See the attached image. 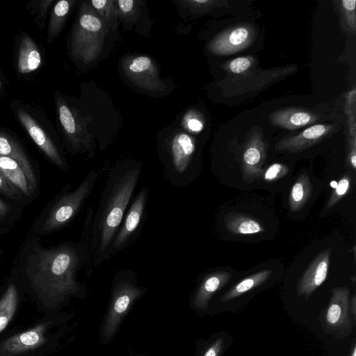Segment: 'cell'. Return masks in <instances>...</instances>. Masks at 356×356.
I'll list each match as a JSON object with an SVG mask.
<instances>
[{
    "label": "cell",
    "mask_w": 356,
    "mask_h": 356,
    "mask_svg": "<svg viewBox=\"0 0 356 356\" xmlns=\"http://www.w3.org/2000/svg\"><path fill=\"white\" fill-rule=\"evenodd\" d=\"M140 170L129 167L115 170L109 176L95 220V262L99 264L111 248L128 204L138 183Z\"/></svg>",
    "instance_id": "6da1fadb"
},
{
    "label": "cell",
    "mask_w": 356,
    "mask_h": 356,
    "mask_svg": "<svg viewBox=\"0 0 356 356\" xmlns=\"http://www.w3.org/2000/svg\"><path fill=\"white\" fill-rule=\"evenodd\" d=\"M79 261L77 250L71 246L51 250L35 248L30 259L31 280L47 297L60 300L79 291L75 279Z\"/></svg>",
    "instance_id": "7a4b0ae2"
},
{
    "label": "cell",
    "mask_w": 356,
    "mask_h": 356,
    "mask_svg": "<svg viewBox=\"0 0 356 356\" xmlns=\"http://www.w3.org/2000/svg\"><path fill=\"white\" fill-rule=\"evenodd\" d=\"M108 26L88 2L82 3L72 39V55L85 63L101 54Z\"/></svg>",
    "instance_id": "3957f363"
},
{
    "label": "cell",
    "mask_w": 356,
    "mask_h": 356,
    "mask_svg": "<svg viewBox=\"0 0 356 356\" xmlns=\"http://www.w3.org/2000/svg\"><path fill=\"white\" fill-rule=\"evenodd\" d=\"M331 298L327 307L322 311L321 325L327 334L336 339L346 338L355 323L349 312L350 291L346 286L331 289Z\"/></svg>",
    "instance_id": "277c9868"
},
{
    "label": "cell",
    "mask_w": 356,
    "mask_h": 356,
    "mask_svg": "<svg viewBox=\"0 0 356 356\" xmlns=\"http://www.w3.org/2000/svg\"><path fill=\"white\" fill-rule=\"evenodd\" d=\"M97 177L96 171L90 172L74 191L61 197L49 212L44 231L51 232L65 225L76 214L90 195Z\"/></svg>",
    "instance_id": "5b68a950"
},
{
    "label": "cell",
    "mask_w": 356,
    "mask_h": 356,
    "mask_svg": "<svg viewBox=\"0 0 356 356\" xmlns=\"http://www.w3.org/2000/svg\"><path fill=\"white\" fill-rule=\"evenodd\" d=\"M142 294V290L128 280H119L112 296L111 303L103 325V334L111 338L130 309L134 301Z\"/></svg>",
    "instance_id": "8992f818"
},
{
    "label": "cell",
    "mask_w": 356,
    "mask_h": 356,
    "mask_svg": "<svg viewBox=\"0 0 356 356\" xmlns=\"http://www.w3.org/2000/svg\"><path fill=\"white\" fill-rule=\"evenodd\" d=\"M266 148L262 134L255 130L246 142L242 154L241 171L243 181L252 183L261 178Z\"/></svg>",
    "instance_id": "52a82bcc"
},
{
    "label": "cell",
    "mask_w": 356,
    "mask_h": 356,
    "mask_svg": "<svg viewBox=\"0 0 356 356\" xmlns=\"http://www.w3.org/2000/svg\"><path fill=\"white\" fill-rule=\"evenodd\" d=\"M331 249L321 252L311 262L297 283V294L307 300L310 296L325 282L327 278Z\"/></svg>",
    "instance_id": "ba28073f"
},
{
    "label": "cell",
    "mask_w": 356,
    "mask_h": 356,
    "mask_svg": "<svg viewBox=\"0 0 356 356\" xmlns=\"http://www.w3.org/2000/svg\"><path fill=\"white\" fill-rule=\"evenodd\" d=\"M46 329L41 323L7 339L0 344V356H15L41 346L47 341Z\"/></svg>",
    "instance_id": "9c48e42d"
},
{
    "label": "cell",
    "mask_w": 356,
    "mask_h": 356,
    "mask_svg": "<svg viewBox=\"0 0 356 356\" xmlns=\"http://www.w3.org/2000/svg\"><path fill=\"white\" fill-rule=\"evenodd\" d=\"M252 29L240 26L220 34L209 44L211 52L218 55L236 53L247 47L253 39Z\"/></svg>",
    "instance_id": "30bf717a"
},
{
    "label": "cell",
    "mask_w": 356,
    "mask_h": 356,
    "mask_svg": "<svg viewBox=\"0 0 356 356\" xmlns=\"http://www.w3.org/2000/svg\"><path fill=\"white\" fill-rule=\"evenodd\" d=\"M332 126L326 124H314L300 134L283 138L275 145L276 151L299 152L316 144L325 138L332 129Z\"/></svg>",
    "instance_id": "8fae6325"
},
{
    "label": "cell",
    "mask_w": 356,
    "mask_h": 356,
    "mask_svg": "<svg viewBox=\"0 0 356 356\" xmlns=\"http://www.w3.org/2000/svg\"><path fill=\"white\" fill-rule=\"evenodd\" d=\"M17 116L31 139L43 153L57 166L63 168L64 161L56 147L37 122L24 109H19Z\"/></svg>",
    "instance_id": "7c38bea8"
},
{
    "label": "cell",
    "mask_w": 356,
    "mask_h": 356,
    "mask_svg": "<svg viewBox=\"0 0 356 356\" xmlns=\"http://www.w3.org/2000/svg\"><path fill=\"white\" fill-rule=\"evenodd\" d=\"M147 193L146 188H143L131 205L122 225L112 241L111 248L113 250H118L123 246L138 228L143 214Z\"/></svg>",
    "instance_id": "4fadbf2b"
},
{
    "label": "cell",
    "mask_w": 356,
    "mask_h": 356,
    "mask_svg": "<svg viewBox=\"0 0 356 356\" xmlns=\"http://www.w3.org/2000/svg\"><path fill=\"white\" fill-rule=\"evenodd\" d=\"M319 117L316 114L295 108H289L272 113L270 122L283 129L293 130L314 123Z\"/></svg>",
    "instance_id": "5bb4252c"
},
{
    "label": "cell",
    "mask_w": 356,
    "mask_h": 356,
    "mask_svg": "<svg viewBox=\"0 0 356 356\" xmlns=\"http://www.w3.org/2000/svg\"><path fill=\"white\" fill-rule=\"evenodd\" d=\"M195 150L193 139L188 134L180 133L172 140L170 154L172 163L175 173L184 175L191 164Z\"/></svg>",
    "instance_id": "9a60e30c"
},
{
    "label": "cell",
    "mask_w": 356,
    "mask_h": 356,
    "mask_svg": "<svg viewBox=\"0 0 356 356\" xmlns=\"http://www.w3.org/2000/svg\"><path fill=\"white\" fill-rule=\"evenodd\" d=\"M227 271H216L207 275L200 284L193 300L196 309H204L213 295L222 289L231 279Z\"/></svg>",
    "instance_id": "2e32d148"
},
{
    "label": "cell",
    "mask_w": 356,
    "mask_h": 356,
    "mask_svg": "<svg viewBox=\"0 0 356 356\" xmlns=\"http://www.w3.org/2000/svg\"><path fill=\"white\" fill-rule=\"evenodd\" d=\"M0 156L10 158L22 168L33 192L36 186V178L32 166L21 147L7 134L0 132Z\"/></svg>",
    "instance_id": "e0dca14e"
},
{
    "label": "cell",
    "mask_w": 356,
    "mask_h": 356,
    "mask_svg": "<svg viewBox=\"0 0 356 356\" xmlns=\"http://www.w3.org/2000/svg\"><path fill=\"white\" fill-rule=\"evenodd\" d=\"M40 53L32 38L24 35L19 46L17 58V70L19 73L25 74L35 71L41 65Z\"/></svg>",
    "instance_id": "ac0fdd59"
},
{
    "label": "cell",
    "mask_w": 356,
    "mask_h": 356,
    "mask_svg": "<svg viewBox=\"0 0 356 356\" xmlns=\"http://www.w3.org/2000/svg\"><path fill=\"white\" fill-rule=\"evenodd\" d=\"M225 227L232 234H253L264 232L263 225L256 219L241 212L227 213L223 219Z\"/></svg>",
    "instance_id": "d6986e66"
},
{
    "label": "cell",
    "mask_w": 356,
    "mask_h": 356,
    "mask_svg": "<svg viewBox=\"0 0 356 356\" xmlns=\"http://www.w3.org/2000/svg\"><path fill=\"white\" fill-rule=\"evenodd\" d=\"M0 170L6 178L23 194L31 196L33 191L26 173L15 160L0 156Z\"/></svg>",
    "instance_id": "ffe728a7"
},
{
    "label": "cell",
    "mask_w": 356,
    "mask_h": 356,
    "mask_svg": "<svg viewBox=\"0 0 356 356\" xmlns=\"http://www.w3.org/2000/svg\"><path fill=\"white\" fill-rule=\"evenodd\" d=\"M271 274L270 270H264L245 277L227 291L220 301L225 302L247 293L265 282Z\"/></svg>",
    "instance_id": "44dd1931"
},
{
    "label": "cell",
    "mask_w": 356,
    "mask_h": 356,
    "mask_svg": "<svg viewBox=\"0 0 356 356\" xmlns=\"http://www.w3.org/2000/svg\"><path fill=\"white\" fill-rule=\"evenodd\" d=\"M312 193V185L308 175H300L293 185L289 196V205L291 211L300 210L309 199Z\"/></svg>",
    "instance_id": "7402d4cb"
},
{
    "label": "cell",
    "mask_w": 356,
    "mask_h": 356,
    "mask_svg": "<svg viewBox=\"0 0 356 356\" xmlns=\"http://www.w3.org/2000/svg\"><path fill=\"white\" fill-rule=\"evenodd\" d=\"M18 304L17 288L10 284L0 299V333L5 330L12 320Z\"/></svg>",
    "instance_id": "603a6c76"
},
{
    "label": "cell",
    "mask_w": 356,
    "mask_h": 356,
    "mask_svg": "<svg viewBox=\"0 0 356 356\" xmlns=\"http://www.w3.org/2000/svg\"><path fill=\"white\" fill-rule=\"evenodd\" d=\"M58 116L68 138L74 146L80 147L83 143L80 131L72 111L66 104L62 103L59 104Z\"/></svg>",
    "instance_id": "cb8c5ba5"
},
{
    "label": "cell",
    "mask_w": 356,
    "mask_h": 356,
    "mask_svg": "<svg viewBox=\"0 0 356 356\" xmlns=\"http://www.w3.org/2000/svg\"><path fill=\"white\" fill-rule=\"evenodd\" d=\"M72 1L61 0L58 1L51 13L48 29V43H51L59 33L70 11Z\"/></svg>",
    "instance_id": "d4e9b609"
},
{
    "label": "cell",
    "mask_w": 356,
    "mask_h": 356,
    "mask_svg": "<svg viewBox=\"0 0 356 356\" xmlns=\"http://www.w3.org/2000/svg\"><path fill=\"white\" fill-rule=\"evenodd\" d=\"M91 4L97 15L108 26H113L116 22L117 10L113 1L92 0Z\"/></svg>",
    "instance_id": "484cf974"
},
{
    "label": "cell",
    "mask_w": 356,
    "mask_h": 356,
    "mask_svg": "<svg viewBox=\"0 0 356 356\" xmlns=\"http://www.w3.org/2000/svg\"><path fill=\"white\" fill-rule=\"evenodd\" d=\"M351 181V177L348 173L343 175L327 202L326 209L332 208L346 195L350 188Z\"/></svg>",
    "instance_id": "4316f807"
},
{
    "label": "cell",
    "mask_w": 356,
    "mask_h": 356,
    "mask_svg": "<svg viewBox=\"0 0 356 356\" xmlns=\"http://www.w3.org/2000/svg\"><path fill=\"white\" fill-rule=\"evenodd\" d=\"M340 10L348 26L353 32L355 31V0H343L339 2Z\"/></svg>",
    "instance_id": "83f0119b"
},
{
    "label": "cell",
    "mask_w": 356,
    "mask_h": 356,
    "mask_svg": "<svg viewBox=\"0 0 356 356\" xmlns=\"http://www.w3.org/2000/svg\"><path fill=\"white\" fill-rule=\"evenodd\" d=\"M289 172V168L284 164L274 163L264 171L262 178L264 181H275L285 177Z\"/></svg>",
    "instance_id": "f1b7e54d"
},
{
    "label": "cell",
    "mask_w": 356,
    "mask_h": 356,
    "mask_svg": "<svg viewBox=\"0 0 356 356\" xmlns=\"http://www.w3.org/2000/svg\"><path fill=\"white\" fill-rule=\"evenodd\" d=\"M253 59L250 56H243L232 60L228 65L229 70L235 74L245 72L252 65Z\"/></svg>",
    "instance_id": "f546056e"
},
{
    "label": "cell",
    "mask_w": 356,
    "mask_h": 356,
    "mask_svg": "<svg viewBox=\"0 0 356 356\" xmlns=\"http://www.w3.org/2000/svg\"><path fill=\"white\" fill-rule=\"evenodd\" d=\"M184 123L188 130L192 132H200L204 128V122L196 112H189L184 118Z\"/></svg>",
    "instance_id": "4dcf8cb0"
},
{
    "label": "cell",
    "mask_w": 356,
    "mask_h": 356,
    "mask_svg": "<svg viewBox=\"0 0 356 356\" xmlns=\"http://www.w3.org/2000/svg\"><path fill=\"white\" fill-rule=\"evenodd\" d=\"M0 192L15 199H18L20 197V191L6 178L1 170Z\"/></svg>",
    "instance_id": "1f68e13d"
},
{
    "label": "cell",
    "mask_w": 356,
    "mask_h": 356,
    "mask_svg": "<svg viewBox=\"0 0 356 356\" xmlns=\"http://www.w3.org/2000/svg\"><path fill=\"white\" fill-rule=\"evenodd\" d=\"M223 348V340L216 339L206 350L203 356H218Z\"/></svg>",
    "instance_id": "d6a6232c"
},
{
    "label": "cell",
    "mask_w": 356,
    "mask_h": 356,
    "mask_svg": "<svg viewBox=\"0 0 356 356\" xmlns=\"http://www.w3.org/2000/svg\"><path fill=\"white\" fill-rule=\"evenodd\" d=\"M117 2L120 11L124 14L129 13L134 8V1L132 0H118Z\"/></svg>",
    "instance_id": "836d02e7"
},
{
    "label": "cell",
    "mask_w": 356,
    "mask_h": 356,
    "mask_svg": "<svg viewBox=\"0 0 356 356\" xmlns=\"http://www.w3.org/2000/svg\"><path fill=\"white\" fill-rule=\"evenodd\" d=\"M349 312L353 321L356 323V293L352 296L349 300Z\"/></svg>",
    "instance_id": "e575fe53"
},
{
    "label": "cell",
    "mask_w": 356,
    "mask_h": 356,
    "mask_svg": "<svg viewBox=\"0 0 356 356\" xmlns=\"http://www.w3.org/2000/svg\"><path fill=\"white\" fill-rule=\"evenodd\" d=\"M8 209L7 204L0 200V218L5 216L8 213Z\"/></svg>",
    "instance_id": "d590c367"
},
{
    "label": "cell",
    "mask_w": 356,
    "mask_h": 356,
    "mask_svg": "<svg viewBox=\"0 0 356 356\" xmlns=\"http://www.w3.org/2000/svg\"><path fill=\"white\" fill-rule=\"evenodd\" d=\"M349 356H356V343L355 340L353 342V346L350 351Z\"/></svg>",
    "instance_id": "8d00e7d4"
},
{
    "label": "cell",
    "mask_w": 356,
    "mask_h": 356,
    "mask_svg": "<svg viewBox=\"0 0 356 356\" xmlns=\"http://www.w3.org/2000/svg\"><path fill=\"white\" fill-rule=\"evenodd\" d=\"M0 87H1V82H0Z\"/></svg>",
    "instance_id": "74e56055"
}]
</instances>
